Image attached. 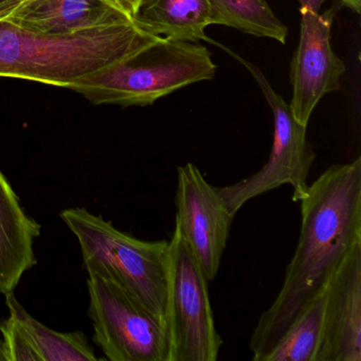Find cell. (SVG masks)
I'll return each mask as SVG.
<instances>
[{
  "label": "cell",
  "mask_w": 361,
  "mask_h": 361,
  "mask_svg": "<svg viewBox=\"0 0 361 361\" xmlns=\"http://www.w3.org/2000/svg\"><path fill=\"white\" fill-rule=\"evenodd\" d=\"M297 202L301 206L297 248L278 295L251 336L253 361L263 360L348 251L361 243V158L329 166Z\"/></svg>",
  "instance_id": "1"
},
{
  "label": "cell",
  "mask_w": 361,
  "mask_h": 361,
  "mask_svg": "<svg viewBox=\"0 0 361 361\" xmlns=\"http://www.w3.org/2000/svg\"><path fill=\"white\" fill-rule=\"evenodd\" d=\"M158 37L141 30L134 22L71 35H44L0 18V78L69 88Z\"/></svg>",
  "instance_id": "2"
},
{
  "label": "cell",
  "mask_w": 361,
  "mask_h": 361,
  "mask_svg": "<svg viewBox=\"0 0 361 361\" xmlns=\"http://www.w3.org/2000/svg\"><path fill=\"white\" fill-rule=\"evenodd\" d=\"M216 69L204 46L159 37L120 62L82 78L69 90L96 105L147 106L175 90L213 79Z\"/></svg>",
  "instance_id": "3"
},
{
  "label": "cell",
  "mask_w": 361,
  "mask_h": 361,
  "mask_svg": "<svg viewBox=\"0 0 361 361\" xmlns=\"http://www.w3.org/2000/svg\"><path fill=\"white\" fill-rule=\"evenodd\" d=\"M60 215L79 242L88 274L128 291L166 327L169 240H139L87 209H65Z\"/></svg>",
  "instance_id": "4"
},
{
  "label": "cell",
  "mask_w": 361,
  "mask_h": 361,
  "mask_svg": "<svg viewBox=\"0 0 361 361\" xmlns=\"http://www.w3.org/2000/svg\"><path fill=\"white\" fill-rule=\"evenodd\" d=\"M169 361H216L223 345L209 295V280L175 226L166 257Z\"/></svg>",
  "instance_id": "5"
},
{
  "label": "cell",
  "mask_w": 361,
  "mask_h": 361,
  "mask_svg": "<svg viewBox=\"0 0 361 361\" xmlns=\"http://www.w3.org/2000/svg\"><path fill=\"white\" fill-rule=\"evenodd\" d=\"M214 45L240 61L255 78L274 115V142L267 162L259 172L227 187L217 188L228 210L235 216L246 202L282 185L293 187L297 202L308 188L307 177L316 153L306 139V126L300 124L280 94L274 92L261 71L221 44Z\"/></svg>",
  "instance_id": "6"
},
{
  "label": "cell",
  "mask_w": 361,
  "mask_h": 361,
  "mask_svg": "<svg viewBox=\"0 0 361 361\" xmlns=\"http://www.w3.org/2000/svg\"><path fill=\"white\" fill-rule=\"evenodd\" d=\"M94 341L111 361H169L166 325L111 281L88 274Z\"/></svg>",
  "instance_id": "7"
},
{
  "label": "cell",
  "mask_w": 361,
  "mask_h": 361,
  "mask_svg": "<svg viewBox=\"0 0 361 361\" xmlns=\"http://www.w3.org/2000/svg\"><path fill=\"white\" fill-rule=\"evenodd\" d=\"M298 1L301 5V33L290 64L293 98L289 107L295 119L307 126L319 101L340 90V78L345 73V64L334 54L331 46V27L343 4L338 0L320 14L321 6L326 0Z\"/></svg>",
  "instance_id": "8"
},
{
  "label": "cell",
  "mask_w": 361,
  "mask_h": 361,
  "mask_svg": "<svg viewBox=\"0 0 361 361\" xmlns=\"http://www.w3.org/2000/svg\"><path fill=\"white\" fill-rule=\"evenodd\" d=\"M175 226L204 276L213 281L219 274L234 215L228 210L217 187L200 169L188 162L177 169Z\"/></svg>",
  "instance_id": "9"
},
{
  "label": "cell",
  "mask_w": 361,
  "mask_h": 361,
  "mask_svg": "<svg viewBox=\"0 0 361 361\" xmlns=\"http://www.w3.org/2000/svg\"><path fill=\"white\" fill-rule=\"evenodd\" d=\"M317 361H361V243L348 251L327 281Z\"/></svg>",
  "instance_id": "10"
},
{
  "label": "cell",
  "mask_w": 361,
  "mask_h": 361,
  "mask_svg": "<svg viewBox=\"0 0 361 361\" xmlns=\"http://www.w3.org/2000/svg\"><path fill=\"white\" fill-rule=\"evenodd\" d=\"M3 18L44 35H71L133 22L117 0H22Z\"/></svg>",
  "instance_id": "11"
},
{
  "label": "cell",
  "mask_w": 361,
  "mask_h": 361,
  "mask_svg": "<svg viewBox=\"0 0 361 361\" xmlns=\"http://www.w3.org/2000/svg\"><path fill=\"white\" fill-rule=\"evenodd\" d=\"M41 229L0 171V293H14L24 274L37 265L35 243Z\"/></svg>",
  "instance_id": "12"
},
{
  "label": "cell",
  "mask_w": 361,
  "mask_h": 361,
  "mask_svg": "<svg viewBox=\"0 0 361 361\" xmlns=\"http://www.w3.org/2000/svg\"><path fill=\"white\" fill-rule=\"evenodd\" d=\"M133 22L149 35L178 41H207L212 25L209 0H141Z\"/></svg>",
  "instance_id": "13"
},
{
  "label": "cell",
  "mask_w": 361,
  "mask_h": 361,
  "mask_svg": "<svg viewBox=\"0 0 361 361\" xmlns=\"http://www.w3.org/2000/svg\"><path fill=\"white\" fill-rule=\"evenodd\" d=\"M9 317L37 361H98L83 331L61 333L31 316L13 293L6 295Z\"/></svg>",
  "instance_id": "14"
},
{
  "label": "cell",
  "mask_w": 361,
  "mask_h": 361,
  "mask_svg": "<svg viewBox=\"0 0 361 361\" xmlns=\"http://www.w3.org/2000/svg\"><path fill=\"white\" fill-rule=\"evenodd\" d=\"M326 284L302 308L262 361H317L323 340Z\"/></svg>",
  "instance_id": "15"
},
{
  "label": "cell",
  "mask_w": 361,
  "mask_h": 361,
  "mask_svg": "<svg viewBox=\"0 0 361 361\" xmlns=\"http://www.w3.org/2000/svg\"><path fill=\"white\" fill-rule=\"evenodd\" d=\"M212 25H223L257 37L286 43L287 27L266 0H209Z\"/></svg>",
  "instance_id": "16"
},
{
  "label": "cell",
  "mask_w": 361,
  "mask_h": 361,
  "mask_svg": "<svg viewBox=\"0 0 361 361\" xmlns=\"http://www.w3.org/2000/svg\"><path fill=\"white\" fill-rule=\"evenodd\" d=\"M6 361H37L35 353L22 334L16 329L10 317L0 324Z\"/></svg>",
  "instance_id": "17"
},
{
  "label": "cell",
  "mask_w": 361,
  "mask_h": 361,
  "mask_svg": "<svg viewBox=\"0 0 361 361\" xmlns=\"http://www.w3.org/2000/svg\"><path fill=\"white\" fill-rule=\"evenodd\" d=\"M22 0H0V18H5Z\"/></svg>",
  "instance_id": "18"
},
{
  "label": "cell",
  "mask_w": 361,
  "mask_h": 361,
  "mask_svg": "<svg viewBox=\"0 0 361 361\" xmlns=\"http://www.w3.org/2000/svg\"><path fill=\"white\" fill-rule=\"evenodd\" d=\"M119 5L130 14V16H134L136 12L137 8H138L139 4L141 0H117Z\"/></svg>",
  "instance_id": "19"
},
{
  "label": "cell",
  "mask_w": 361,
  "mask_h": 361,
  "mask_svg": "<svg viewBox=\"0 0 361 361\" xmlns=\"http://www.w3.org/2000/svg\"><path fill=\"white\" fill-rule=\"evenodd\" d=\"M343 6L350 8L353 11L356 13H360L361 10V0H340Z\"/></svg>",
  "instance_id": "20"
},
{
  "label": "cell",
  "mask_w": 361,
  "mask_h": 361,
  "mask_svg": "<svg viewBox=\"0 0 361 361\" xmlns=\"http://www.w3.org/2000/svg\"><path fill=\"white\" fill-rule=\"evenodd\" d=\"M0 361H6L5 350H4L3 340L0 338Z\"/></svg>",
  "instance_id": "21"
}]
</instances>
